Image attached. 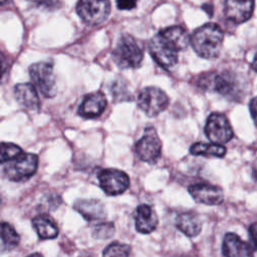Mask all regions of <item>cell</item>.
Wrapping results in <instances>:
<instances>
[{
  "mask_svg": "<svg viewBox=\"0 0 257 257\" xmlns=\"http://www.w3.org/2000/svg\"><path fill=\"white\" fill-rule=\"evenodd\" d=\"M29 76L32 84L45 97H53L56 94V79L53 64L48 61H40L29 66Z\"/></svg>",
  "mask_w": 257,
  "mask_h": 257,
  "instance_id": "5b68a950",
  "label": "cell"
},
{
  "mask_svg": "<svg viewBox=\"0 0 257 257\" xmlns=\"http://www.w3.org/2000/svg\"><path fill=\"white\" fill-rule=\"evenodd\" d=\"M135 224L138 232L150 234L158 226V216L155 210L147 204L140 205L135 213Z\"/></svg>",
  "mask_w": 257,
  "mask_h": 257,
  "instance_id": "e0dca14e",
  "label": "cell"
},
{
  "mask_svg": "<svg viewBox=\"0 0 257 257\" xmlns=\"http://www.w3.org/2000/svg\"><path fill=\"white\" fill-rule=\"evenodd\" d=\"M106 97L101 91H94L86 94L79 107L78 114L84 118L98 117L106 107Z\"/></svg>",
  "mask_w": 257,
  "mask_h": 257,
  "instance_id": "5bb4252c",
  "label": "cell"
},
{
  "mask_svg": "<svg viewBox=\"0 0 257 257\" xmlns=\"http://www.w3.org/2000/svg\"><path fill=\"white\" fill-rule=\"evenodd\" d=\"M14 96L17 102L29 110L37 111L40 108V99L32 83L22 82L14 86Z\"/></svg>",
  "mask_w": 257,
  "mask_h": 257,
  "instance_id": "2e32d148",
  "label": "cell"
},
{
  "mask_svg": "<svg viewBox=\"0 0 257 257\" xmlns=\"http://www.w3.org/2000/svg\"><path fill=\"white\" fill-rule=\"evenodd\" d=\"M190 37L181 26L167 27L158 32L150 41L149 51L153 59L169 70L178 63V54L189 45Z\"/></svg>",
  "mask_w": 257,
  "mask_h": 257,
  "instance_id": "6da1fadb",
  "label": "cell"
},
{
  "mask_svg": "<svg viewBox=\"0 0 257 257\" xmlns=\"http://www.w3.org/2000/svg\"><path fill=\"white\" fill-rule=\"evenodd\" d=\"M73 209L87 221L101 220L106 215L103 204L95 199L76 200L73 204Z\"/></svg>",
  "mask_w": 257,
  "mask_h": 257,
  "instance_id": "ac0fdd59",
  "label": "cell"
},
{
  "mask_svg": "<svg viewBox=\"0 0 257 257\" xmlns=\"http://www.w3.org/2000/svg\"><path fill=\"white\" fill-rule=\"evenodd\" d=\"M188 191L196 202L205 205H219L224 200L223 190L215 185L206 183L194 184L188 188Z\"/></svg>",
  "mask_w": 257,
  "mask_h": 257,
  "instance_id": "7c38bea8",
  "label": "cell"
},
{
  "mask_svg": "<svg viewBox=\"0 0 257 257\" xmlns=\"http://www.w3.org/2000/svg\"><path fill=\"white\" fill-rule=\"evenodd\" d=\"M205 134L212 143L219 145L228 143L234 136L228 118L220 112H213L209 115L205 125Z\"/></svg>",
  "mask_w": 257,
  "mask_h": 257,
  "instance_id": "30bf717a",
  "label": "cell"
},
{
  "mask_svg": "<svg viewBox=\"0 0 257 257\" xmlns=\"http://www.w3.org/2000/svg\"><path fill=\"white\" fill-rule=\"evenodd\" d=\"M226 148L223 145L214 143H195L190 148V153L195 156L218 157L222 158L226 154Z\"/></svg>",
  "mask_w": 257,
  "mask_h": 257,
  "instance_id": "7402d4cb",
  "label": "cell"
},
{
  "mask_svg": "<svg viewBox=\"0 0 257 257\" xmlns=\"http://www.w3.org/2000/svg\"><path fill=\"white\" fill-rule=\"evenodd\" d=\"M136 154L138 158L146 163H156L162 155V142L153 126L145 130L144 136L136 143Z\"/></svg>",
  "mask_w": 257,
  "mask_h": 257,
  "instance_id": "9c48e42d",
  "label": "cell"
},
{
  "mask_svg": "<svg viewBox=\"0 0 257 257\" xmlns=\"http://www.w3.org/2000/svg\"><path fill=\"white\" fill-rule=\"evenodd\" d=\"M253 10L254 0H226L224 5L226 18L235 24H241L249 20Z\"/></svg>",
  "mask_w": 257,
  "mask_h": 257,
  "instance_id": "4fadbf2b",
  "label": "cell"
},
{
  "mask_svg": "<svg viewBox=\"0 0 257 257\" xmlns=\"http://www.w3.org/2000/svg\"><path fill=\"white\" fill-rule=\"evenodd\" d=\"M256 98L253 97L249 103V108H250V112H251V115H252V118L255 119V112H256Z\"/></svg>",
  "mask_w": 257,
  "mask_h": 257,
  "instance_id": "4dcf8cb0",
  "label": "cell"
},
{
  "mask_svg": "<svg viewBox=\"0 0 257 257\" xmlns=\"http://www.w3.org/2000/svg\"><path fill=\"white\" fill-rule=\"evenodd\" d=\"M0 239H1V245H0L1 252H7V251L13 250L15 247L18 246L20 242L19 234L17 233L15 228L7 222L0 223Z\"/></svg>",
  "mask_w": 257,
  "mask_h": 257,
  "instance_id": "44dd1931",
  "label": "cell"
},
{
  "mask_svg": "<svg viewBox=\"0 0 257 257\" xmlns=\"http://www.w3.org/2000/svg\"><path fill=\"white\" fill-rule=\"evenodd\" d=\"M1 203H2V201H1V197H0V205H1Z\"/></svg>",
  "mask_w": 257,
  "mask_h": 257,
  "instance_id": "d6a6232c",
  "label": "cell"
},
{
  "mask_svg": "<svg viewBox=\"0 0 257 257\" xmlns=\"http://www.w3.org/2000/svg\"><path fill=\"white\" fill-rule=\"evenodd\" d=\"M112 58L121 69L137 68L143 61L144 51L142 46L132 35L123 34L112 50Z\"/></svg>",
  "mask_w": 257,
  "mask_h": 257,
  "instance_id": "277c9868",
  "label": "cell"
},
{
  "mask_svg": "<svg viewBox=\"0 0 257 257\" xmlns=\"http://www.w3.org/2000/svg\"><path fill=\"white\" fill-rule=\"evenodd\" d=\"M98 183L101 190L108 196L122 194L130 187L128 176L116 169L102 170L98 174Z\"/></svg>",
  "mask_w": 257,
  "mask_h": 257,
  "instance_id": "8fae6325",
  "label": "cell"
},
{
  "mask_svg": "<svg viewBox=\"0 0 257 257\" xmlns=\"http://www.w3.org/2000/svg\"><path fill=\"white\" fill-rule=\"evenodd\" d=\"M76 12L81 20L88 25H98L108 17L110 13L109 0H79Z\"/></svg>",
  "mask_w": 257,
  "mask_h": 257,
  "instance_id": "ba28073f",
  "label": "cell"
},
{
  "mask_svg": "<svg viewBox=\"0 0 257 257\" xmlns=\"http://www.w3.org/2000/svg\"><path fill=\"white\" fill-rule=\"evenodd\" d=\"M38 168V157L31 153H22L9 161L4 167L3 173L7 179L13 182H21L32 177Z\"/></svg>",
  "mask_w": 257,
  "mask_h": 257,
  "instance_id": "8992f818",
  "label": "cell"
},
{
  "mask_svg": "<svg viewBox=\"0 0 257 257\" xmlns=\"http://www.w3.org/2000/svg\"><path fill=\"white\" fill-rule=\"evenodd\" d=\"M10 0H0V4H5L7 2H9Z\"/></svg>",
  "mask_w": 257,
  "mask_h": 257,
  "instance_id": "1f68e13d",
  "label": "cell"
},
{
  "mask_svg": "<svg viewBox=\"0 0 257 257\" xmlns=\"http://www.w3.org/2000/svg\"><path fill=\"white\" fill-rule=\"evenodd\" d=\"M7 66H8V63H7L6 57H5V55L3 53L0 52V79L4 75V73H5L6 69H7Z\"/></svg>",
  "mask_w": 257,
  "mask_h": 257,
  "instance_id": "f546056e",
  "label": "cell"
},
{
  "mask_svg": "<svg viewBox=\"0 0 257 257\" xmlns=\"http://www.w3.org/2000/svg\"><path fill=\"white\" fill-rule=\"evenodd\" d=\"M32 226L42 240L54 239L58 235V228L54 220L46 214L37 215L32 219Z\"/></svg>",
  "mask_w": 257,
  "mask_h": 257,
  "instance_id": "ffe728a7",
  "label": "cell"
},
{
  "mask_svg": "<svg viewBox=\"0 0 257 257\" xmlns=\"http://www.w3.org/2000/svg\"><path fill=\"white\" fill-rule=\"evenodd\" d=\"M114 233V225L110 222L100 223L96 225L92 230V236L95 239H107Z\"/></svg>",
  "mask_w": 257,
  "mask_h": 257,
  "instance_id": "cb8c5ba5",
  "label": "cell"
},
{
  "mask_svg": "<svg viewBox=\"0 0 257 257\" xmlns=\"http://www.w3.org/2000/svg\"><path fill=\"white\" fill-rule=\"evenodd\" d=\"M177 228L188 237L199 235L202 230V222L195 212H183L176 219Z\"/></svg>",
  "mask_w": 257,
  "mask_h": 257,
  "instance_id": "d6986e66",
  "label": "cell"
},
{
  "mask_svg": "<svg viewBox=\"0 0 257 257\" xmlns=\"http://www.w3.org/2000/svg\"><path fill=\"white\" fill-rule=\"evenodd\" d=\"M110 93L113 97H118V100H131L132 97L126 86L124 85V81L121 79L114 80L113 83L111 84L110 88Z\"/></svg>",
  "mask_w": 257,
  "mask_h": 257,
  "instance_id": "d4e9b609",
  "label": "cell"
},
{
  "mask_svg": "<svg viewBox=\"0 0 257 257\" xmlns=\"http://www.w3.org/2000/svg\"><path fill=\"white\" fill-rule=\"evenodd\" d=\"M22 149L12 143H1L0 144V164L9 162L14 158L22 154Z\"/></svg>",
  "mask_w": 257,
  "mask_h": 257,
  "instance_id": "603a6c76",
  "label": "cell"
},
{
  "mask_svg": "<svg viewBox=\"0 0 257 257\" xmlns=\"http://www.w3.org/2000/svg\"><path fill=\"white\" fill-rule=\"evenodd\" d=\"M32 2L35 6L47 10H54L61 6L60 0H32Z\"/></svg>",
  "mask_w": 257,
  "mask_h": 257,
  "instance_id": "4316f807",
  "label": "cell"
},
{
  "mask_svg": "<svg viewBox=\"0 0 257 257\" xmlns=\"http://www.w3.org/2000/svg\"><path fill=\"white\" fill-rule=\"evenodd\" d=\"M198 84L205 90L215 91L231 99L241 95V82L237 75L230 70L204 73L200 75Z\"/></svg>",
  "mask_w": 257,
  "mask_h": 257,
  "instance_id": "3957f363",
  "label": "cell"
},
{
  "mask_svg": "<svg viewBox=\"0 0 257 257\" xmlns=\"http://www.w3.org/2000/svg\"><path fill=\"white\" fill-rule=\"evenodd\" d=\"M131 253V247L125 244L111 243L102 252L103 256H127Z\"/></svg>",
  "mask_w": 257,
  "mask_h": 257,
  "instance_id": "484cf974",
  "label": "cell"
},
{
  "mask_svg": "<svg viewBox=\"0 0 257 257\" xmlns=\"http://www.w3.org/2000/svg\"><path fill=\"white\" fill-rule=\"evenodd\" d=\"M249 232V237H250V244L251 246L254 248V250H256L257 247V225L256 223H252L248 229Z\"/></svg>",
  "mask_w": 257,
  "mask_h": 257,
  "instance_id": "f1b7e54d",
  "label": "cell"
},
{
  "mask_svg": "<svg viewBox=\"0 0 257 257\" xmlns=\"http://www.w3.org/2000/svg\"><path fill=\"white\" fill-rule=\"evenodd\" d=\"M254 248L250 243L243 241L235 233H227L222 243V254L229 257H246L253 253Z\"/></svg>",
  "mask_w": 257,
  "mask_h": 257,
  "instance_id": "9a60e30c",
  "label": "cell"
},
{
  "mask_svg": "<svg viewBox=\"0 0 257 257\" xmlns=\"http://www.w3.org/2000/svg\"><path fill=\"white\" fill-rule=\"evenodd\" d=\"M223 39L224 33L219 25L216 23H206L193 32L190 42L199 56L212 59L220 54Z\"/></svg>",
  "mask_w": 257,
  "mask_h": 257,
  "instance_id": "7a4b0ae2",
  "label": "cell"
},
{
  "mask_svg": "<svg viewBox=\"0 0 257 257\" xmlns=\"http://www.w3.org/2000/svg\"><path fill=\"white\" fill-rule=\"evenodd\" d=\"M138 0H116V6L121 10H131L136 7Z\"/></svg>",
  "mask_w": 257,
  "mask_h": 257,
  "instance_id": "83f0119b",
  "label": "cell"
},
{
  "mask_svg": "<svg viewBox=\"0 0 257 257\" xmlns=\"http://www.w3.org/2000/svg\"><path fill=\"white\" fill-rule=\"evenodd\" d=\"M137 102L148 116L153 117L168 107L170 99L163 89L156 86H148L140 91Z\"/></svg>",
  "mask_w": 257,
  "mask_h": 257,
  "instance_id": "52a82bcc",
  "label": "cell"
}]
</instances>
